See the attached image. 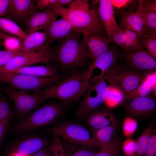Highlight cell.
Returning a JSON list of instances; mask_svg holds the SVG:
<instances>
[{"label": "cell", "instance_id": "1", "mask_svg": "<svg viewBox=\"0 0 156 156\" xmlns=\"http://www.w3.org/2000/svg\"><path fill=\"white\" fill-rule=\"evenodd\" d=\"M81 34L74 31L58 40L51 48L53 61L59 65L71 70L80 69L89 59L81 45Z\"/></svg>", "mask_w": 156, "mask_h": 156}, {"label": "cell", "instance_id": "2", "mask_svg": "<svg viewBox=\"0 0 156 156\" xmlns=\"http://www.w3.org/2000/svg\"><path fill=\"white\" fill-rule=\"evenodd\" d=\"M90 85L83 71L73 73L41 92L47 99H57L67 105L78 101Z\"/></svg>", "mask_w": 156, "mask_h": 156}, {"label": "cell", "instance_id": "3", "mask_svg": "<svg viewBox=\"0 0 156 156\" xmlns=\"http://www.w3.org/2000/svg\"><path fill=\"white\" fill-rule=\"evenodd\" d=\"M98 4L88 11L76 10L63 6H57L52 9L57 16L69 22L77 32L81 34L98 33L107 35L99 14Z\"/></svg>", "mask_w": 156, "mask_h": 156}, {"label": "cell", "instance_id": "4", "mask_svg": "<svg viewBox=\"0 0 156 156\" xmlns=\"http://www.w3.org/2000/svg\"><path fill=\"white\" fill-rule=\"evenodd\" d=\"M67 105L63 103L51 102L38 108L28 117L15 126V131L23 133L46 127L56 122L64 114Z\"/></svg>", "mask_w": 156, "mask_h": 156}, {"label": "cell", "instance_id": "5", "mask_svg": "<svg viewBox=\"0 0 156 156\" xmlns=\"http://www.w3.org/2000/svg\"><path fill=\"white\" fill-rule=\"evenodd\" d=\"M46 130L53 135L57 136L70 143L92 149L98 148L93 138L92 131L81 123L63 121Z\"/></svg>", "mask_w": 156, "mask_h": 156}, {"label": "cell", "instance_id": "6", "mask_svg": "<svg viewBox=\"0 0 156 156\" xmlns=\"http://www.w3.org/2000/svg\"><path fill=\"white\" fill-rule=\"evenodd\" d=\"M64 79L62 75L37 77L20 73H0V81L24 92L37 93L50 88Z\"/></svg>", "mask_w": 156, "mask_h": 156}, {"label": "cell", "instance_id": "7", "mask_svg": "<svg viewBox=\"0 0 156 156\" xmlns=\"http://www.w3.org/2000/svg\"><path fill=\"white\" fill-rule=\"evenodd\" d=\"M112 72L90 85L77 108L76 114L78 116L85 118L104 104L107 92L112 86L111 75Z\"/></svg>", "mask_w": 156, "mask_h": 156}, {"label": "cell", "instance_id": "8", "mask_svg": "<svg viewBox=\"0 0 156 156\" xmlns=\"http://www.w3.org/2000/svg\"><path fill=\"white\" fill-rule=\"evenodd\" d=\"M120 52L115 47L93 60L83 71L84 76L90 85L115 69L118 62Z\"/></svg>", "mask_w": 156, "mask_h": 156}, {"label": "cell", "instance_id": "9", "mask_svg": "<svg viewBox=\"0 0 156 156\" xmlns=\"http://www.w3.org/2000/svg\"><path fill=\"white\" fill-rule=\"evenodd\" d=\"M2 91L13 102L14 112L19 117L23 116L36 109L47 99L41 92L28 94L8 85L4 87Z\"/></svg>", "mask_w": 156, "mask_h": 156}, {"label": "cell", "instance_id": "10", "mask_svg": "<svg viewBox=\"0 0 156 156\" xmlns=\"http://www.w3.org/2000/svg\"><path fill=\"white\" fill-rule=\"evenodd\" d=\"M149 73L138 72L119 63L111 74L112 86L121 91L125 96L137 88Z\"/></svg>", "mask_w": 156, "mask_h": 156}, {"label": "cell", "instance_id": "11", "mask_svg": "<svg viewBox=\"0 0 156 156\" xmlns=\"http://www.w3.org/2000/svg\"><path fill=\"white\" fill-rule=\"evenodd\" d=\"M156 59L144 49L135 51L120 53L119 60L124 67L142 73H147L156 71Z\"/></svg>", "mask_w": 156, "mask_h": 156}, {"label": "cell", "instance_id": "12", "mask_svg": "<svg viewBox=\"0 0 156 156\" xmlns=\"http://www.w3.org/2000/svg\"><path fill=\"white\" fill-rule=\"evenodd\" d=\"M52 60L51 48L49 47L34 52H23L4 65L0 66V73L9 72L21 68L37 63H46Z\"/></svg>", "mask_w": 156, "mask_h": 156}, {"label": "cell", "instance_id": "13", "mask_svg": "<svg viewBox=\"0 0 156 156\" xmlns=\"http://www.w3.org/2000/svg\"><path fill=\"white\" fill-rule=\"evenodd\" d=\"M83 34L81 45L89 59L94 60L112 47L110 46L112 42L106 35L95 32H86Z\"/></svg>", "mask_w": 156, "mask_h": 156}, {"label": "cell", "instance_id": "14", "mask_svg": "<svg viewBox=\"0 0 156 156\" xmlns=\"http://www.w3.org/2000/svg\"><path fill=\"white\" fill-rule=\"evenodd\" d=\"M155 97L149 95L136 97L125 102V108L128 116L142 118L154 113L156 109Z\"/></svg>", "mask_w": 156, "mask_h": 156}, {"label": "cell", "instance_id": "15", "mask_svg": "<svg viewBox=\"0 0 156 156\" xmlns=\"http://www.w3.org/2000/svg\"><path fill=\"white\" fill-rule=\"evenodd\" d=\"M119 20L120 28L127 29L136 34L140 38L147 32V29L140 12L136 11L114 10Z\"/></svg>", "mask_w": 156, "mask_h": 156}, {"label": "cell", "instance_id": "16", "mask_svg": "<svg viewBox=\"0 0 156 156\" xmlns=\"http://www.w3.org/2000/svg\"><path fill=\"white\" fill-rule=\"evenodd\" d=\"M9 4L4 15L13 21L25 22L30 16L37 12L35 1L9 0Z\"/></svg>", "mask_w": 156, "mask_h": 156}, {"label": "cell", "instance_id": "17", "mask_svg": "<svg viewBox=\"0 0 156 156\" xmlns=\"http://www.w3.org/2000/svg\"><path fill=\"white\" fill-rule=\"evenodd\" d=\"M99 14L108 40L112 42L114 36L120 29L115 18L114 9L110 0H99Z\"/></svg>", "mask_w": 156, "mask_h": 156}, {"label": "cell", "instance_id": "18", "mask_svg": "<svg viewBox=\"0 0 156 156\" xmlns=\"http://www.w3.org/2000/svg\"><path fill=\"white\" fill-rule=\"evenodd\" d=\"M109 108L101 107L85 117L86 124L91 130L118 125L117 120Z\"/></svg>", "mask_w": 156, "mask_h": 156}, {"label": "cell", "instance_id": "19", "mask_svg": "<svg viewBox=\"0 0 156 156\" xmlns=\"http://www.w3.org/2000/svg\"><path fill=\"white\" fill-rule=\"evenodd\" d=\"M57 15L54 10L47 8L33 14L24 22L27 35L45 29L57 20Z\"/></svg>", "mask_w": 156, "mask_h": 156}, {"label": "cell", "instance_id": "20", "mask_svg": "<svg viewBox=\"0 0 156 156\" xmlns=\"http://www.w3.org/2000/svg\"><path fill=\"white\" fill-rule=\"evenodd\" d=\"M112 41L125 51H135L144 49L137 35L127 29L120 28L114 36Z\"/></svg>", "mask_w": 156, "mask_h": 156}, {"label": "cell", "instance_id": "21", "mask_svg": "<svg viewBox=\"0 0 156 156\" xmlns=\"http://www.w3.org/2000/svg\"><path fill=\"white\" fill-rule=\"evenodd\" d=\"M44 30L48 38L47 45L48 47L54 41L76 31L70 23L63 18L56 20Z\"/></svg>", "mask_w": 156, "mask_h": 156}, {"label": "cell", "instance_id": "22", "mask_svg": "<svg viewBox=\"0 0 156 156\" xmlns=\"http://www.w3.org/2000/svg\"><path fill=\"white\" fill-rule=\"evenodd\" d=\"M50 143L48 139L41 137H34L27 139L16 145L13 153L28 156L47 147Z\"/></svg>", "mask_w": 156, "mask_h": 156}, {"label": "cell", "instance_id": "23", "mask_svg": "<svg viewBox=\"0 0 156 156\" xmlns=\"http://www.w3.org/2000/svg\"><path fill=\"white\" fill-rule=\"evenodd\" d=\"M48 38L46 33L35 32L27 35L22 43V51L25 53L37 51L48 47Z\"/></svg>", "mask_w": 156, "mask_h": 156}, {"label": "cell", "instance_id": "24", "mask_svg": "<svg viewBox=\"0 0 156 156\" xmlns=\"http://www.w3.org/2000/svg\"><path fill=\"white\" fill-rule=\"evenodd\" d=\"M117 125L106 127L93 131L95 144L100 149L106 148L118 140L116 139Z\"/></svg>", "mask_w": 156, "mask_h": 156}, {"label": "cell", "instance_id": "25", "mask_svg": "<svg viewBox=\"0 0 156 156\" xmlns=\"http://www.w3.org/2000/svg\"><path fill=\"white\" fill-rule=\"evenodd\" d=\"M8 73L26 74L37 77H50L59 75L58 68L50 65L28 66Z\"/></svg>", "mask_w": 156, "mask_h": 156}, {"label": "cell", "instance_id": "26", "mask_svg": "<svg viewBox=\"0 0 156 156\" xmlns=\"http://www.w3.org/2000/svg\"><path fill=\"white\" fill-rule=\"evenodd\" d=\"M156 84L155 71L148 73L144 81L137 88L125 96L124 102L136 97L150 95L152 87Z\"/></svg>", "mask_w": 156, "mask_h": 156}, {"label": "cell", "instance_id": "27", "mask_svg": "<svg viewBox=\"0 0 156 156\" xmlns=\"http://www.w3.org/2000/svg\"><path fill=\"white\" fill-rule=\"evenodd\" d=\"M66 156H95L99 150L75 144L61 140Z\"/></svg>", "mask_w": 156, "mask_h": 156}, {"label": "cell", "instance_id": "28", "mask_svg": "<svg viewBox=\"0 0 156 156\" xmlns=\"http://www.w3.org/2000/svg\"><path fill=\"white\" fill-rule=\"evenodd\" d=\"M154 122L149 124L136 141L135 151L133 156H144L154 129Z\"/></svg>", "mask_w": 156, "mask_h": 156}, {"label": "cell", "instance_id": "29", "mask_svg": "<svg viewBox=\"0 0 156 156\" xmlns=\"http://www.w3.org/2000/svg\"><path fill=\"white\" fill-rule=\"evenodd\" d=\"M0 29L16 36L22 40L25 39L27 35L14 21L1 17H0Z\"/></svg>", "mask_w": 156, "mask_h": 156}, {"label": "cell", "instance_id": "30", "mask_svg": "<svg viewBox=\"0 0 156 156\" xmlns=\"http://www.w3.org/2000/svg\"><path fill=\"white\" fill-rule=\"evenodd\" d=\"M125 95L120 90L112 86L107 92L104 104L108 108H114L125 102Z\"/></svg>", "mask_w": 156, "mask_h": 156}, {"label": "cell", "instance_id": "31", "mask_svg": "<svg viewBox=\"0 0 156 156\" xmlns=\"http://www.w3.org/2000/svg\"><path fill=\"white\" fill-rule=\"evenodd\" d=\"M140 39L146 51L156 59V33L147 32Z\"/></svg>", "mask_w": 156, "mask_h": 156}, {"label": "cell", "instance_id": "32", "mask_svg": "<svg viewBox=\"0 0 156 156\" xmlns=\"http://www.w3.org/2000/svg\"><path fill=\"white\" fill-rule=\"evenodd\" d=\"M13 112L8 100L0 91V121L12 118Z\"/></svg>", "mask_w": 156, "mask_h": 156}, {"label": "cell", "instance_id": "33", "mask_svg": "<svg viewBox=\"0 0 156 156\" xmlns=\"http://www.w3.org/2000/svg\"><path fill=\"white\" fill-rule=\"evenodd\" d=\"M138 127L137 120L135 118L127 116L122 123L123 134L126 137L130 138L136 131Z\"/></svg>", "mask_w": 156, "mask_h": 156}, {"label": "cell", "instance_id": "34", "mask_svg": "<svg viewBox=\"0 0 156 156\" xmlns=\"http://www.w3.org/2000/svg\"><path fill=\"white\" fill-rule=\"evenodd\" d=\"M140 13L147 29V32L156 33V12L137 10Z\"/></svg>", "mask_w": 156, "mask_h": 156}, {"label": "cell", "instance_id": "35", "mask_svg": "<svg viewBox=\"0 0 156 156\" xmlns=\"http://www.w3.org/2000/svg\"><path fill=\"white\" fill-rule=\"evenodd\" d=\"M114 10L135 11L138 7V0H111Z\"/></svg>", "mask_w": 156, "mask_h": 156}, {"label": "cell", "instance_id": "36", "mask_svg": "<svg viewBox=\"0 0 156 156\" xmlns=\"http://www.w3.org/2000/svg\"><path fill=\"white\" fill-rule=\"evenodd\" d=\"M95 156H121L119 142L117 140L109 146L100 149Z\"/></svg>", "mask_w": 156, "mask_h": 156}, {"label": "cell", "instance_id": "37", "mask_svg": "<svg viewBox=\"0 0 156 156\" xmlns=\"http://www.w3.org/2000/svg\"><path fill=\"white\" fill-rule=\"evenodd\" d=\"M3 40L6 50L14 52L22 51V43L18 38L10 36Z\"/></svg>", "mask_w": 156, "mask_h": 156}, {"label": "cell", "instance_id": "38", "mask_svg": "<svg viewBox=\"0 0 156 156\" xmlns=\"http://www.w3.org/2000/svg\"><path fill=\"white\" fill-rule=\"evenodd\" d=\"M53 137L49 148L52 156H66L61 143L60 138L58 136Z\"/></svg>", "mask_w": 156, "mask_h": 156}, {"label": "cell", "instance_id": "39", "mask_svg": "<svg viewBox=\"0 0 156 156\" xmlns=\"http://www.w3.org/2000/svg\"><path fill=\"white\" fill-rule=\"evenodd\" d=\"M136 141L130 138H127L123 142L122 151L125 156H133L135 151Z\"/></svg>", "mask_w": 156, "mask_h": 156}, {"label": "cell", "instance_id": "40", "mask_svg": "<svg viewBox=\"0 0 156 156\" xmlns=\"http://www.w3.org/2000/svg\"><path fill=\"white\" fill-rule=\"evenodd\" d=\"M87 0H76L72 1L68 4V8L81 11H88L90 10L88 2Z\"/></svg>", "mask_w": 156, "mask_h": 156}, {"label": "cell", "instance_id": "41", "mask_svg": "<svg viewBox=\"0 0 156 156\" xmlns=\"http://www.w3.org/2000/svg\"><path fill=\"white\" fill-rule=\"evenodd\" d=\"M139 6L138 9L143 11L156 12V0H138Z\"/></svg>", "mask_w": 156, "mask_h": 156}, {"label": "cell", "instance_id": "42", "mask_svg": "<svg viewBox=\"0 0 156 156\" xmlns=\"http://www.w3.org/2000/svg\"><path fill=\"white\" fill-rule=\"evenodd\" d=\"M156 155V129L154 128L144 156H155Z\"/></svg>", "mask_w": 156, "mask_h": 156}, {"label": "cell", "instance_id": "43", "mask_svg": "<svg viewBox=\"0 0 156 156\" xmlns=\"http://www.w3.org/2000/svg\"><path fill=\"white\" fill-rule=\"evenodd\" d=\"M22 52H11L6 50L0 51V66L4 65L14 57Z\"/></svg>", "mask_w": 156, "mask_h": 156}, {"label": "cell", "instance_id": "44", "mask_svg": "<svg viewBox=\"0 0 156 156\" xmlns=\"http://www.w3.org/2000/svg\"><path fill=\"white\" fill-rule=\"evenodd\" d=\"M57 0H35L37 10H42L46 8L51 9L55 5Z\"/></svg>", "mask_w": 156, "mask_h": 156}, {"label": "cell", "instance_id": "45", "mask_svg": "<svg viewBox=\"0 0 156 156\" xmlns=\"http://www.w3.org/2000/svg\"><path fill=\"white\" fill-rule=\"evenodd\" d=\"M11 118L0 121V146L8 130Z\"/></svg>", "mask_w": 156, "mask_h": 156}, {"label": "cell", "instance_id": "46", "mask_svg": "<svg viewBox=\"0 0 156 156\" xmlns=\"http://www.w3.org/2000/svg\"><path fill=\"white\" fill-rule=\"evenodd\" d=\"M9 0H0V17L4 16L8 5Z\"/></svg>", "mask_w": 156, "mask_h": 156}, {"label": "cell", "instance_id": "47", "mask_svg": "<svg viewBox=\"0 0 156 156\" xmlns=\"http://www.w3.org/2000/svg\"><path fill=\"white\" fill-rule=\"evenodd\" d=\"M34 156H52V155L48 146L39 151Z\"/></svg>", "mask_w": 156, "mask_h": 156}, {"label": "cell", "instance_id": "48", "mask_svg": "<svg viewBox=\"0 0 156 156\" xmlns=\"http://www.w3.org/2000/svg\"><path fill=\"white\" fill-rule=\"evenodd\" d=\"M72 1V0H57L55 6L54 7L57 6H63L64 5L68 4Z\"/></svg>", "mask_w": 156, "mask_h": 156}, {"label": "cell", "instance_id": "49", "mask_svg": "<svg viewBox=\"0 0 156 156\" xmlns=\"http://www.w3.org/2000/svg\"><path fill=\"white\" fill-rule=\"evenodd\" d=\"M10 35L6 34L0 31V41L4 40L5 38L9 37Z\"/></svg>", "mask_w": 156, "mask_h": 156}, {"label": "cell", "instance_id": "50", "mask_svg": "<svg viewBox=\"0 0 156 156\" xmlns=\"http://www.w3.org/2000/svg\"><path fill=\"white\" fill-rule=\"evenodd\" d=\"M151 94L155 97L156 96V84L154 85L152 87Z\"/></svg>", "mask_w": 156, "mask_h": 156}, {"label": "cell", "instance_id": "51", "mask_svg": "<svg viewBox=\"0 0 156 156\" xmlns=\"http://www.w3.org/2000/svg\"><path fill=\"white\" fill-rule=\"evenodd\" d=\"M11 156H28L17 153H13Z\"/></svg>", "mask_w": 156, "mask_h": 156}, {"label": "cell", "instance_id": "52", "mask_svg": "<svg viewBox=\"0 0 156 156\" xmlns=\"http://www.w3.org/2000/svg\"><path fill=\"white\" fill-rule=\"evenodd\" d=\"M2 45V43L0 41V47Z\"/></svg>", "mask_w": 156, "mask_h": 156}]
</instances>
